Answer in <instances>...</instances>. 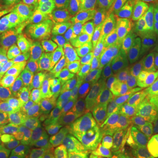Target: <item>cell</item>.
<instances>
[{
    "label": "cell",
    "mask_w": 158,
    "mask_h": 158,
    "mask_svg": "<svg viewBox=\"0 0 158 158\" xmlns=\"http://www.w3.org/2000/svg\"><path fill=\"white\" fill-rule=\"evenodd\" d=\"M153 152H154V151H153ZM154 156H155V158H158V156L155 152H154Z\"/></svg>",
    "instance_id": "obj_46"
},
{
    "label": "cell",
    "mask_w": 158,
    "mask_h": 158,
    "mask_svg": "<svg viewBox=\"0 0 158 158\" xmlns=\"http://www.w3.org/2000/svg\"><path fill=\"white\" fill-rule=\"evenodd\" d=\"M150 99L152 101L153 105H154V107L156 109V113H158V95L156 96H150Z\"/></svg>",
    "instance_id": "obj_41"
},
{
    "label": "cell",
    "mask_w": 158,
    "mask_h": 158,
    "mask_svg": "<svg viewBox=\"0 0 158 158\" xmlns=\"http://www.w3.org/2000/svg\"><path fill=\"white\" fill-rule=\"evenodd\" d=\"M105 106H86L75 126L79 141H100Z\"/></svg>",
    "instance_id": "obj_8"
},
{
    "label": "cell",
    "mask_w": 158,
    "mask_h": 158,
    "mask_svg": "<svg viewBox=\"0 0 158 158\" xmlns=\"http://www.w3.org/2000/svg\"><path fill=\"white\" fill-rule=\"evenodd\" d=\"M0 17H1V13H0Z\"/></svg>",
    "instance_id": "obj_48"
},
{
    "label": "cell",
    "mask_w": 158,
    "mask_h": 158,
    "mask_svg": "<svg viewBox=\"0 0 158 158\" xmlns=\"http://www.w3.org/2000/svg\"><path fill=\"white\" fill-rule=\"evenodd\" d=\"M34 90L44 106L59 102L62 90L66 85L63 78L50 69L40 67L34 79Z\"/></svg>",
    "instance_id": "obj_7"
},
{
    "label": "cell",
    "mask_w": 158,
    "mask_h": 158,
    "mask_svg": "<svg viewBox=\"0 0 158 158\" xmlns=\"http://www.w3.org/2000/svg\"><path fill=\"white\" fill-rule=\"evenodd\" d=\"M111 14L116 18H135L139 0H107Z\"/></svg>",
    "instance_id": "obj_24"
},
{
    "label": "cell",
    "mask_w": 158,
    "mask_h": 158,
    "mask_svg": "<svg viewBox=\"0 0 158 158\" xmlns=\"http://www.w3.org/2000/svg\"><path fill=\"white\" fill-rule=\"evenodd\" d=\"M92 154L91 148L85 144H76L71 147L66 158H90Z\"/></svg>",
    "instance_id": "obj_33"
},
{
    "label": "cell",
    "mask_w": 158,
    "mask_h": 158,
    "mask_svg": "<svg viewBox=\"0 0 158 158\" xmlns=\"http://www.w3.org/2000/svg\"><path fill=\"white\" fill-rule=\"evenodd\" d=\"M34 151H26V150H12L7 151L3 158H33L35 155Z\"/></svg>",
    "instance_id": "obj_38"
},
{
    "label": "cell",
    "mask_w": 158,
    "mask_h": 158,
    "mask_svg": "<svg viewBox=\"0 0 158 158\" xmlns=\"http://www.w3.org/2000/svg\"><path fill=\"white\" fill-rule=\"evenodd\" d=\"M46 5L56 10L69 11L73 12L77 11L75 7V0H45Z\"/></svg>",
    "instance_id": "obj_34"
},
{
    "label": "cell",
    "mask_w": 158,
    "mask_h": 158,
    "mask_svg": "<svg viewBox=\"0 0 158 158\" xmlns=\"http://www.w3.org/2000/svg\"><path fill=\"white\" fill-rule=\"evenodd\" d=\"M132 134L141 145L147 148L155 147L158 143V120L141 125L134 129Z\"/></svg>",
    "instance_id": "obj_22"
},
{
    "label": "cell",
    "mask_w": 158,
    "mask_h": 158,
    "mask_svg": "<svg viewBox=\"0 0 158 158\" xmlns=\"http://www.w3.org/2000/svg\"><path fill=\"white\" fill-rule=\"evenodd\" d=\"M10 9L17 12L33 10L41 3V0H5Z\"/></svg>",
    "instance_id": "obj_29"
},
{
    "label": "cell",
    "mask_w": 158,
    "mask_h": 158,
    "mask_svg": "<svg viewBox=\"0 0 158 158\" xmlns=\"http://www.w3.org/2000/svg\"><path fill=\"white\" fill-rule=\"evenodd\" d=\"M73 16L71 11L56 10L47 5H40L29 11L26 19L34 25L48 44L63 33Z\"/></svg>",
    "instance_id": "obj_3"
},
{
    "label": "cell",
    "mask_w": 158,
    "mask_h": 158,
    "mask_svg": "<svg viewBox=\"0 0 158 158\" xmlns=\"http://www.w3.org/2000/svg\"><path fill=\"white\" fill-rule=\"evenodd\" d=\"M101 39L108 46L127 45L140 42L143 35L135 18L108 19L99 28Z\"/></svg>",
    "instance_id": "obj_4"
},
{
    "label": "cell",
    "mask_w": 158,
    "mask_h": 158,
    "mask_svg": "<svg viewBox=\"0 0 158 158\" xmlns=\"http://www.w3.org/2000/svg\"><path fill=\"white\" fill-rule=\"evenodd\" d=\"M20 57L23 56L19 53L0 46V68L5 67L6 65L11 63Z\"/></svg>",
    "instance_id": "obj_35"
},
{
    "label": "cell",
    "mask_w": 158,
    "mask_h": 158,
    "mask_svg": "<svg viewBox=\"0 0 158 158\" xmlns=\"http://www.w3.org/2000/svg\"><path fill=\"white\" fill-rule=\"evenodd\" d=\"M27 128H28V126L27 124V122L25 120L19 119V120H17L15 124L11 126V127L7 130L6 135L4 137L3 142L0 145V158H3L5 156L7 150L14 143V141H16Z\"/></svg>",
    "instance_id": "obj_25"
},
{
    "label": "cell",
    "mask_w": 158,
    "mask_h": 158,
    "mask_svg": "<svg viewBox=\"0 0 158 158\" xmlns=\"http://www.w3.org/2000/svg\"><path fill=\"white\" fill-rule=\"evenodd\" d=\"M98 158H118L115 156H97Z\"/></svg>",
    "instance_id": "obj_44"
},
{
    "label": "cell",
    "mask_w": 158,
    "mask_h": 158,
    "mask_svg": "<svg viewBox=\"0 0 158 158\" xmlns=\"http://www.w3.org/2000/svg\"><path fill=\"white\" fill-rule=\"evenodd\" d=\"M42 103L31 88L20 93L14 103V113L19 119L27 118L34 112L42 107Z\"/></svg>",
    "instance_id": "obj_18"
},
{
    "label": "cell",
    "mask_w": 158,
    "mask_h": 158,
    "mask_svg": "<svg viewBox=\"0 0 158 158\" xmlns=\"http://www.w3.org/2000/svg\"><path fill=\"white\" fill-rule=\"evenodd\" d=\"M87 102L84 90L77 82L66 84L59 98L60 117L75 122L86 106Z\"/></svg>",
    "instance_id": "obj_9"
},
{
    "label": "cell",
    "mask_w": 158,
    "mask_h": 158,
    "mask_svg": "<svg viewBox=\"0 0 158 158\" xmlns=\"http://www.w3.org/2000/svg\"><path fill=\"white\" fill-rule=\"evenodd\" d=\"M27 15H23V16H18L15 18H11L9 19H6L4 21H1L0 22V35L2 34H4L5 32L10 30L12 27H17L18 25H19L20 23H22L25 21Z\"/></svg>",
    "instance_id": "obj_36"
},
{
    "label": "cell",
    "mask_w": 158,
    "mask_h": 158,
    "mask_svg": "<svg viewBox=\"0 0 158 158\" xmlns=\"http://www.w3.org/2000/svg\"><path fill=\"white\" fill-rule=\"evenodd\" d=\"M39 67L31 57H20L0 70V90L15 100L19 94L30 88Z\"/></svg>",
    "instance_id": "obj_2"
},
{
    "label": "cell",
    "mask_w": 158,
    "mask_h": 158,
    "mask_svg": "<svg viewBox=\"0 0 158 158\" xmlns=\"http://www.w3.org/2000/svg\"><path fill=\"white\" fill-rule=\"evenodd\" d=\"M33 158H42V156L40 155L39 153H36L35 155H34V156H33Z\"/></svg>",
    "instance_id": "obj_45"
},
{
    "label": "cell",
    "mask_w": 158,
    "mask_h": 158,
    "mask_svg": "<svg viewBox=\"0 0 158 158\" xmlns=\"http://www.w3.org/2000/svg\"><path fill=\"white\" fill-rule=\"evenodd\" d=\"M50 137L65 147H73L77 142V132L75 122L59 118L51 132Z\"/></svg>",
    "instance_id": "obj_19"
},
{
    "label": "cell",
    "mask_w": 158,
    "mask_h": 158,
    "mask_svg": "<svg viewBox=\"0 0 158 158\" xmlns=\"http://www.w3.org/2000/svg\"><path fill=\"white\" fill-rule=\"evenodd\" d=\"M141 89L151 96L158 95V70L140 81Z\"/></svg>",
    "instance_id": "obj_31"
},
{
    "label": "cell",
    "mask_w": 158,
    "mask_h": 158,
    "mask_svg": "<svg viewBox=\"0 0 158 158\" xmlns=\"http://www.w3.org/2000/svg\"><path fill=\"white\" fill-rule=\"evenodd\" d=\"M85 97L91 105L104 106L114 95V89L101 79H89L82 84Z\"/></svg>",
    "instance_id": "obj_15"
},
{
    "label": "cell",
    "mask_w": 158,
    "mask_h": 158,
    "mask_svg": "<svg viewBox=\"0 0 158 158\" xmlns=\"http://www.w3.org/2000/svg\"><path fill=\"white\" fill-rule=\"evenodd\" d=\"M110 15L107 0H99L92 6L77 10L73 18L89 28L98 29L103 27Z\"/></svg>",
    "instance_id": "obj_12"
},
{
    "label": "cell",
    "mask_w": 158,
    "mask_h": 158,
    "mask_svg": "<svg viewBox=\"0 0 158 158\" xmlns=\"http://www.w3.org/2000/svg\"><path fill=\"white\" fill-rule=\"evenodd\" d=\"M0 46L8 48V49H11V50L16 51L18 53H19L22 56H27L18 42L16 34H15V29L8 32L2 38H0Z\"/></svg>",
    "instance_id": "obj_30"
},
{
    "label": "cell",
    "mask_w": 158,
    "mask_h": 158,
    "mask_svg": "<svg viewBox=\"0 0 158 158\" xmlns=\"http://www.w3.org/2000/svg\"><path fill=\"white\" fill-rule=\"evenodd\" d=\"M60 113H61L60 104L59 102H57L54 105L40 108L39 110L34 112L33 114H31L24 120L27 122L28 127L50 123L53 122L55 119H56L57 117L60 115Z\"/></svg>",
    "instance_id": "obj_23"
},
{
    "label": "cell",
    "mask_w": 158,
    "mask_h": 158,
    "mask_svg": "<svg viewBox=\"0 0 158 158\" xmlns=\"http://www.w3.org/2000/svg\"><path fill=\"white\" fill-rule=\"evenodd\" d=\"M99 0H75V7L77 10H80L85 7L92 6Z\"/></svg>",
    "instance_id": "obj_39"
},
{
    "label": "cell",
    "mask_w": 158,
    "mask_h": 158,
    "mask_svg": "<svg viewBox=\"0 0 158 158\" xmlns=\"http://www.w3.org/2000/svg\"><path fill=\"white\" fill-rule=\"evenodd\" d=\"M128 110L127 99L126 94L117 92L113 98L105 105L104 119L101 129L100 141L107 135L109 131L122 117L126 111Z\"/></svg>",
    "instance_id": "obj_13"
},
{
    "label": "cell",
    "mask_w": 158,
    "mask_h": 158,
    "mask_svg": "<svg viewBox=\"0 0 158 158\" xmlns=\"http://www.w3.org/2000/svg\"><path fill=\"white\" fill-rule=\"evenodd\" d=\"M133 131L134 127L129 111L127 110L109 131L107 135L100 141V143L103 147L107 148L108 151H110L118 146L130 133H133Z\"/></svg>",
    "instance_id": "obj_16"
},
{
    "label": "cell",
    "mask_w": 158,
    "mask_h": 158,
    "mask_svg": "<svg viewBox=\"0 0 158 158\" xmlns=\"http://www.w3.org/2000/svg\"><path fill=\"white\" fill-rule=\"evenodd\" d=\"M15 34L18 42L26 55H31L48 44L36 27L27 19L19 27L15 28Z\"/></svg>",
    "instance_id": "obj_14"
},
{
    "label": "cell",
    "mask_w": 158,
    "mask_h": 158,
    "mask_svg": "<svg viewBox=\"0 0 158 158\" xmlns=\"http://www.w3.org/2000/svg\"><path fill=\"white\" fill-rule=\"evenodd\" d=\"M54 126V123L50 122L28 127V128L14 141L8 151L26 150L36 152L38 148L41 147L43 143L49 138Z\"/></svg>",
    "instance_id": "obj_11"
},
{
    "label": "cell",
    "mask_w": 158,
    "mask_h": 158,
    "mask_svg": "<svg viewBox=\"0 0 158 158\" xmlns=\"http://www.w3.org/2000/svg\"><path fill=\"white\" fill-rule=\"evenodd\" d=\"M127 99L134 129L148 122L158 120V113L150 97L139 85H133L127 91Z\"/></svg>",
    "instance_id": "obj_5"
},
{
    "label": "cell",
    "mask_w": 158,
    "mask_h": 158,
    "mask_svg": "<svg viewBox=\"0 0 158 158\" xmlns=\"http://www.w3.org/2000/svg\"><path fill=\"white\" fill-rule=\"evenodd\" d=\"M153 151H154V152L156 153V154L158 156V143L156 145V146H155V147H154V150H153Z\"/></svg>",
    "instance_id": "obj_43"
},
{
    "label": "cell",
    "mask_w": 158,
    "mask_h": 158,
    "mask_svg": "<svg viewBox=\"0 0 158 158\" xmlns=\"http://www.w3.org/2000/svg\"><path fill=\"white\" fill-rule=\"evenodd\" d=\"M144 47H149L153 45H158V26L148 32L147 34H143L140 40Z\"/></svg>",
    "instance_id": "obj_37"
},
{
    "label": "cell",
    "mask_w": 158,
    "mask_h": 158,
    "mask_svg": "<svg viewBox=\"0 0 158 158\" xmlns=\"http://www.w3.org/2000/svg\"><path fill=\"white\" fill-rule=\"evenodd\" d=\"M141 158H155V156H154V152H149L148 153L147 155L145 156H143V157H141Z\"/></svg>",
    "instance_id": "obj_42"
},
{
    "label": "cell",
    "mask_w": 158,
    "mask_h": 158,
    "mask_svg": "<svg viewBox=\"0 0 158 158\" xmlns=\"http://www.w3.org/2000/svg\"><path fill=\"white\" fill-rule=\"evenodd\" d=\"M145 47L141 42L119 46H109L104 59L106 69H126L143 52Z\"/></svg>",
    "instance_id": "obj_10"
},
{
    "label": "cell",
    "mask_w": 158,
    "mask_h": 158,
    "mask_svg": "<svg viewBox=\"0 0 158 158\" xmlns=\"http://www.w3.org/2000/svg\"><path fill=\"white\" fill-rule=\"evenodd\" d=\"M14 101L5 94L0 95V127L18 120L14 113Z\"/></svg>",
    "instance_id": "obj_28"
},
{
    "label": "cell",
    "mask_w": 158,
    "mask_h": 158,
    "mask_svg": "<svg viewBox=\"0 0 158 158\" xmlns=\"http://www.w3.org/2000/svg\"><path fill=\"white\" fill-rule=\"evenodd\" d=\"M38 153L42 158H66L68 148L49 136Z\"/></svg>",
    "instance_id": "obj_27"
},
{
    "label": "cell",
    "mask_w": 158,
    "mask_h": 158,
    "mask_svg": "<svg viewBox=\"0 0 158 158\" xmlns=\"http://www.w3.org/2000/svg\"><path fill=\"white\" fill-rule=\"evenodd\" d=\"M90 158H98L97 156H94V157H90Z\"/></svg>",
    "instance_id": "obj_47"
},
{
    "label": "cell",
    "mask_w": 158,
    "mask_h": 158,
    "mask_svg": "<svg viewBox=\"0 0 158 158\" xmlns=\"http://www.w3.org/2000/svg\"><path fill=\"white\" fill-rule=\"evenodd\" d=\"M109 46L95 39L74 48H61L54 52L51 64L61 77L77 82L94 79L100 74Z\"/></svg>",
    "instance_id": "obj_1"
},
{
    "label": "cell",
    "mask_w": 158,
    "mask_h": 158,
    "mask_svg": "<svg viewBox=\"0 0 158 158\" xmlns=\"http://www.w3.org/2000/svg\"><path fill=\"white\" fill-rule=\"evenodd\" d=\"M135 19L144 34L157 27L158 0H139Z\"/></svg>",
    "instance_id": "obj_17"
},
{
    "label": "cell",
    "mask_w": 158,
    "mask_h": 158,
    "mask_svg": "<svg viewBox=\"0 0 158 158\" xmlns=\"http://www.w3.org/2000/svg\"><path fill=\"white\" fill-rule=\"evenodd\" d=\"M144 56L148 69L152 71V73L158 70V45H153L145 47Z\"/></svg>",
    "instance_id": "obj_32"
},
{
    "label": "cell",
    "mask_w": 158,
    "mask_h": 158,
    "mask_svg": "<svg viewBox=\"0 0 158 158\" xmlns=\"http://www.w3.org/2000/svg\"><path fill=\"white\" fill-rule=\"evenodd\" d=\"M149 152V148L141 145L133 135L127 136L118 146L108 151L118 158H141Z\"/></svg>",
    "instance_id": "obj_20"
},
{
    "label": "cell",
    "mask_w": 158,
    "mask_h": 158,
    "mask_svg": "<svg viewBox=\"0 0 158 158\" xmlns=\"http://www.w3.org/2000/svg\"><path fill=\"white\" fill-rule=\"evenodd\" d=\"M127 72L135 85H138L142 78L153 74L152 71L148 67L143 52L132 62V64L127 69Z\"/></svg>",
    "instance_id": "obj_26"
},
{
    "label": "cell",
    "mask_w": 158,
    "mask_h": 158,
    "mask_svg": "<svg viewBox=\"0 0 158 158\" xmlns=\"http://www.w3.org/2000/svg\"><path fill=\"white\" fill-rule=\"evenodd\" d=\"M105 82L111 85L117 92L126 94L133 85H135L127 71L121 69H106L103 74Z\"/></svg>",
    "instance_id": "obj_21"
},
{
    "label": "cell",
    "mask_w": 158,
    "mask_h": 158,
    "mask_svg": "<svg viewBox=\"0 0 158 158\" xmlns=\"http://www.w3.org/2000/svg\"><path fill=\"white\" fill-rule=\"evenodd\" d=\"M98 38L101 39L99 28H89L72 18L63 33L55 41L47 44L45 47L50 54V52L56 51L57 48L77 47Z\"/></svg>",
    "instance_id": "obj_6"
},
{
    "label": "cell",
    "mask_w": 158,
    "mask_h": 158,
    "mask_svg": "<svg viewBox=\"0 0 158 158\" xmlns=\"http://www.w3.org/2000/svg\"><path fill=\"white\" fill-rule=\"evenodd\" d=\"M16 122H17V121H16ZM16 122H10V123H6V124L3 125L2 127H0V145H1V144H2V142H3L4 137H5V135H6L7 130L9 129L11 126H13V125L15 124Z\"/></svg>",
    "instance_id": "obj_40"
}]
</instances>
